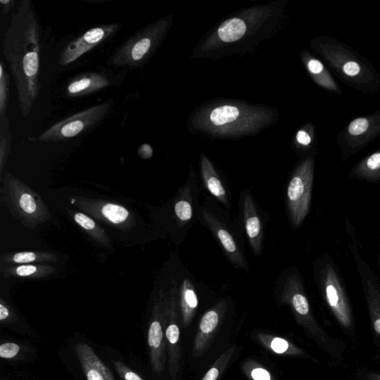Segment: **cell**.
Returning a JSON list of instances; mask_svg holds the SVG:
<instances>
[{"label": "cell", "instance_id": "f35d334b", "mask_svg": "<svg viewBox=\"0 0 380 380\" xmlns=\"http://www.w3.org/2000/svg\"><path fill=\"white\" fill-rule=\"evenodd\" d=\"M369 380H380V374L370 373L367 376Z\"/></svg>", "mask_w": 380, "mask_h": 380}, {"label": "cell", "instance_id": "6da1fadb", "mask_svg": "<svg viewBox=\"0 0 380 380\" xmlns=\"http://www.w3.org/2000/svg\"><path fill=\"white\" fill-rule=\"evenodd\" d=\"M41 52L38 17L30 0H22L5 34L3 53L15 80L23 118L31 113L40 94Z\"/></svg>", "mask_w": 380, "mask_h": 380}, {"label": "cell", "instance_id": "9c48e42d", "mask_svg": "<svg viewBox=\"0 0 380 380\" xmlns=\"http://www.w3.org/2000/svg\"><path fill=\"white\" fill-rule=\"evenodd\" d=\"M69 202L90 216L118 230L127 232L136 225L134 213L120 204L76 196L69 197Z\"/></svg>", "mask_w": 380, "mask_h": 380}, {"label": "cell", "instance_id": "d6a6232c", "mask_svg": "<svg viewBox=\"0 0 380 380\" xmlns=\"http://www.w3.org/2000/svg\"><path fill=\"white\" fill-rule=\"evenodd\" d=\"M289 347L286 340L281 338H276L272 343V349L277 353H283L286 352Z\"/></svg>", "mask_w": 380, "mask_h": 380}, {"label": "cell", "instance_id": "44dd1931", "mask_svg": "<svg viewBox=\"0 0 380 380\" xmlns=\"http://www.w3.org/2000/svg\"><path fill=\"white\" fill-rule=\"evenodd\" d=\"M315 82L330 92L341 94L342 89L321 60L309 57L306 62Z\"/></svg>", "mask_w": 380, "mask_h": 380}, {"label": "cell", "instance_id": "8d00e7d4", "mask_svg": "<svg viewBox=\"0 0 380 380\" xmlns=\"http://www.w3.org/2000/svg\"><path fill=\"white\" fill-rule=\"evenodd\" d=\"M2 5V10L4 15H8L10 10L14 8L15 2L14 0H0Z\"/></svg>", "mask_w": 380, "mask_h": 380}, {"label": "cell", "instance_id": "30bf717a", "mask_svg": "<svg viewBox=\"0 0 380 380\" xmlns=\"http://www.w3.org/2000/svg\"><path fill=\"white\" fill-rule=\"evenodd\" d=\"M120 23H110L92 28L70 42L61 53L59 64L68 66L85 53L111 38L120 29Z\"/></svg>", "mask_w": 380, "mask_h": 380}, {"label": "cell", "instance_id": "7402d4cb", "mask_svg": "<svg viewBox=\"0 0 380 380\" xmlns=\"http://www.w3.org/2000/svg\"><path fill=\"white\" fill-rule=\"evenodd\" d=\"M241 116L242 113L238 107L225 105L213 110L210 115V121L216 127H229L234 125Z\"/></svg>", "mask_w": 380, "mask_h": 380}, {"label": "cell", "instance_id": "1f68e13d", "mask_svg": "<svg viewBox=\"0 0 380 380\" xmlns=\"http://www.w3.org/2000/svg\"><path fill=\"white\" fill-rule=\"evenodd\" d=\"M166 337L171 345H176L180 337L178 327L176 324H170L167 328Z\"/></svg>", "mask_w": 380, "mask_h": 380}, {"label": "cell", "instance_id": "ba28073f", "mask_svg": "<svg viewBox=\"0 0 380 380\" xmlns=\"http://www.w3.org/2000/svg\"><path fill=\"white\" fill-rule=\"evenodd\" d=\"M380 136L379 111L355 118L343 129L337 138L343 162L365 148Z\"/></svg>", "mask_w": 380, "mask_h": 380}, {"label": "cell", "instance_id": "cb8c5ba5", "mask_svg": "<svg viewBox=\"0 0 380 380\" xmlns=\"http://www.w3.org/2000/svg\"><path fill=\"white\" fill-rule=\"evenodd\" d=\"M12 134L7 115L0 118V177H3L5 166L10 152Z\"/></svg>", "mask_w": 380, "mask_h": 380}, {"label": "cell", "instance_id": "277c9868", "mask_svg": "<svg viewBox=\"0 0 380 380\" xmlns=\"http://www.w3.org/2000/svg\"><path fill=\"white\" fill-rule=\"evenodd\" d=\"M318 290L337 322L347 329L353 324V311L344 279L332 255L324 253L314 265Z\"/></svg>", "mask_w": 380, "mask_h": 380}, {"label": "cell", "instance_id": "7a4b0ae2", "mask_svg": "<svg viewBox=\"0 0 380 380\" xmlns=\"http://www.w3.org/2000/svg\"><path fill=\"white\" fill-rule=\"evenodd\" d=\"M317 49L330 69L352 88L375 92L380 85L378 72L369 61L346 44L329 36L318 41Z\"/></svg>", "mask_w": 380, "mask_h": 380}, {"label": "cell", "instance_id": "f1b7e54d", "mask_svg": "<svg viewBox=\"0 0 380 380\" xmlns=\"http://www.w3.org/2000/svg\"><path fill=\"white\" fill-rule=\"evenodd\" d=\"M113 365L116 372L122 380H145L122 361H114Z\"/></svg>", "mask_w": 380, "mask_h": 380}, {"label": "cell", "instance_id": "484cf974", "mask_svg": "<svg viewBox=\"0 0 380 380\" xmlns=\"http://www.w3.org/2000/svg\"><path fill=\"white\" fill-rule=\"evenodd\" d=\"M183 194L181 199L175 205V213L180 223H188L192 217V207L190 188L183 190Z\"/></svg>", "mask_w": 380, "mask_h": 380}, {"label": "cell", "instance_id": "2e32d148", "mask_svg": "<svg viewBox=\"0 0 380 380\" xmlns=\"http://www.w3.org/2000/svg\"><path fill=\"white\" fill-rule=\"evenodd\" d=\"M349 177L370 183H380V148L355 164L351 169Z\"/></svg>", "mask_w": 380, "mask_h": 380}, {"label": "cell", "instance_id": "836d02e7", "mask_svg": "<svg viewBox=\"0 0 380 380\" xmlns=\"http://www.w3.org/2000/svg\"><path fill=\"white\" fill-rule=\"evenodd\" d=\"M297 140L303 146H309L312 143V138L308 132L300 130L297 133Z\"/></svg>", "mask_w": 380, "mask_h": 380}, {"label": "cell", "instance_id": "e0dca14e", "mask_svg": "<svg viewBox=\"0 0 380 380\" xmlns=\"http://www.w3.org/2000/svg\"><path fill=\"white\" fill-rule=\"evenodd\" d=\"M58 256L51 252L24 251L4 253L0 257L2 267L21 265L48 264L58 260Z\"/></svg>", "mask_w": 380, "mask_h": 380}, {"label": "cell", "instance_id": "8992f818", "mask_svg": "<svg viewBox=\"0 0 380 380\" xmlns=\"http://www.w3.org/2000/svg\"><path fill=\"white\" fill-rule=\"evenodd\" d=\"M165 22H159L138 31L109 57L108 64L115 68L137 69L153 54L164 31Z\"/></svg>", "mask_w": 380, "mask_h": 380}, {"label": "cell", "instance_id": "d6986e66", "mask_svg": "<svg viewBox=\"0 0 380 380\" xmlns=\"http://www.w3.org/2000/svg\"><path fill=\"white\" fill-rule=\"evenodd\" d=\"M202 174L205 188L220 202L228 206L226 189L212 164L206 157L202 158Z\"/></svg>", "mask_w": 380, "mask_h": 380}, {"label": "cell", "instance_id": "7c38bea8", "mask_svg": "<svg viewBox=\"0 0 380 380\" xmlns=\"http://www.w3.org/2000/svg\"><path fill=\"white\" fill-rule=\"evenodd\" d=\"M77 358L87 380H115L109 367L85 343L80 342L75 347Z\"/></svg>", "mask_w": 380, "mask_h": 380}, {"label": "cell", "instance_id": "4316f807", "mask_svg": "<svg viewBox=\"0 0 380 380\" xmlns=\"http://www.w3.org/2000/svg\"><path fill=\"white\" fill-rule=\"evenodd\" d=\"M10 78L3 61L0 62V118L7 115Z\"/></svg>", "mask_w": 380, "mask_h": 380}, {"label": "cell", "instance_id": "f546056e", "mask_svg": "<svg viewBox=\"0 0 380 380\" xmlns=\"http://www.w3.org/2000/svg\"><path fill=\"white\" fill-rule=\"evenodd\" d=\"M21 351L20 346L14 342H6L0 346V358L6 360L16 358Z\"/></svg>", "mask_w": 380, "mask_h": 380}, {"label": "cell", "instance_id": "603a6c76", "mask_svg": "<svg viewBox=\"0 0 380 380\" xmlns=\"http://www.w3.org/2000/svg\"><path fill=\"white\" fill-rule=\"evenodd\" d=\"M246 31V24L242 20L232 18L220 24L218 34L219 38L223 41L232 43L240 40Z\"/></svg>", "mask_w": 380, "mask_h": 380}, {"label": "cell", "instance_id": "83f0119b", "mask_svg": "<svg viewBox=\"0 0 380 380\" xmlns=\"http://www.w3.org/2000/svg\"><path fill=\"white\" fill-rule=\"evenodd\" d=\"M219 321L216 311H211L206 313L202 318L200 328L204 334H210L216 329Z\"/></svg>", "mask_w": 380, "mask_h": 380}, {"label": "cell", "instance_id": "d590c367", "mask_svg": "<svg viewBox=\"0 0 380 380\" xmlns=\"http://www.w3.org/2000/svg\"><path fill=\"white\" fill-rule=\"evenodd\" d=\"M254 380H271V375L263 369H255L252 372Z\"/></svg>", "mask_w": 380, "mask_h": 380}, {"label": "cell", "instance_id": "9a60e30c", "mask_svg": "<svg viewBox=\"0 0 380 380\" xmlns=\"http://www.w3.org/2000/svg\"><path fill=\"white\" fill-rule=\"evenodd\" d=\"M162 302H157L154 307L153 318L148 332V345L150 350V360L154 370L161 372L163 370L162 346L164 345V330L161 316Z\"/></svg>", "mask_w": 380, "mask_h": 380}, {"label": "cell", "instance_id": "e575fe53", "mask_svg": "<svg viewBox=\"0 0 380 380\" xmlns=\"http://www.w3.org/2000/svg\"><path fill=\"white\" fill-rule=\"evenodd\" d=\"M139 155L142 159H150L153 155L152 146L149 144H142L139 149Z\"/></svg>", "mask_w": 380, "mask_h": 380}, {"label": "cell", "instance_id": "52a82bcc", "mask_svg": "<svg viewBox=\"0 0 380 380\" xmlns=\"http://www.w3.org/2000/svg\"><path fill=\"white\" fill-rule=\"evenodd\" d=\"M314 160L306 158L293 174L287 190V205L292 225L299 228L309 216L312 201Z\"/></svg>", "mask_w": 380, "mask_h": 380}, {"label": "cell", "instance_id": "4dcf8cb0", "mask_svg": "<svg viewBox=\"0 0 380 380\" xmlns=\"http://www.w3.org/2000/svg\"><path fill=\"white\" fill-rule=\"evenodd\" d=\"M17 318L13 309L3 299L0 300V322L8 324L13 322Z\"/></svg>", "mask_w": 380, "mask_h": 380}, {"label": "cell", "instance_id": "3957f363", "mask_svg": "<svg viewBox=\"0 0 380 380\" xmlns=\"http://www.w3.org/2000/svg\"><path fill=\"white\" fill-rule=\"evenodd\" d=\"M1 181L2 204L22 225L34 229L51 218L41 196L26 183L7 171Z\"/></svg>", "mask_w": 380, "mask_h": 380}, {"label": "cell", "instance_id": "5bb4252c", "mask_svg": "<svg viewBox=\"0 0 380 380\" xmlns=\"http://www.w3.org/2000/svg\"><path fill=\"white\" fill-rule=\"evenodd\" d=\"M112 84V81L105 73H84L69 83L66 95L70 97H81L105 90Z\"/></svg>", "mask_w": 380, "mask_h": 380}, {"label": "cell", "instance_id": "ab89813d", "mask_svg": "<svg viewBox=\"0 0 380 380\" xmlns=\"http://www.w3.org/2000/svg\"><path fill=\"white\" fill-rule=\"evenodd\" d=\"M378 267H379V272L380 274V236H379V242Z\"/></svg>", "mask_w": 380, "mask_h": 380}, {"label": "cell", "instance_id": "d4e9b609", "mask_svg": "<svg viewBox=\"0 0 380 380\" xmlns=\"http://www.w3.org/2000/svg\"><path fill=\"white\" fill-rule=\"evenodd\" d=\"M181 303L183 311L191 314L198 307L199 300L192 281L188 279L183 281L180 289Z\"/></svg>", "mask_w": 380, "mask_h": 380}, {"label": "cell", "instance_id": "74e56055", "mask_svg": "<svg viewBox=\"0 0 380 380\" xmlns=\"http://www.w3.org/2000/svg\"><path fill=\"white\" fill-rule=\"evenodd\" d=\"M218 375V370L213 367V369L211 370L209 372H207L203 380H216Z\"/></svg>", "mask_w": 380, "mask_h": 380}, {"label": "cell", "instance_id": "ffe728a7", "mask_svg": "<svg viewBox=\"0 0 380 380\" xmlns=\"http://www.w3.org/2000/svg\"><path fill=\"white\" fill-rule=\"evenodd\" d=\"M68 213L92 239L106 248L111 247V241L106 232L96 223L92 217L85 213L71 210H68Z\"/></svg>", "mask_w": 380, "mask_h": 380}, {"label": "cell", "instance_id": "8fae6325", "mask_svg": "<svg viewBox=\"0 0 380 380\" xmlns=\"http://www.w3.org/2000/svg\"><path fill=\"white\" fill-rule=\"evenodd\" d=\"M202 214L207 226L209 227L213 235H215L220 245H222L231 263L236 267L242 269L244 272H248V264L244 260L243 253L238 244L230 234V232L213 213L206 210H203Z\"/></svg>", "mask_w": 380, "mask_h": 380}, {"label": "cell", "instance_id": "ac0fdd59", "mask_svg": "<svg viewBox=\"0 0 380 380\" xmlns=\"http://www.w3.org/2000/svg\"><path fill=\"white\" fill-rule=\"evenodd\" d=\"M56 267L48 264L21 265L1 267L5 278L44 279L56 272Z\"/></svg>", "mask_w": 380, "mask_h": 380}, {"label": "cell", "instance_id": "4fadbf2b", "mask_svg": "<svg viewBox=\"0 0 380 380\" xmlns=\"http://www.w3.org/2000/svg\"><path fill=\"white\" fill-rule=\"evenodd\" d=\"M243 218L248 238L253 252L260 255L262 249L263 229L261 219L249 192H245L242 197Z\"/></svg>", "mask_w": 380, "mask_h": 380}, {"label": "cell", "instance_id": "5b68a950", "mask_svg": "<svg viewBox=\"0 0 380 380\" xmlns=\"http://www.w3.org/2000/svg\"><path fill=\"white\" fill-rule=\"evenodd\" d=\"M114 100L108 101L72 115L60 120L48 129L39 137L42 142H63L83 137L98 127L111 113Z\"/></svg>", "mask_w": 380, "mask_h": 380}]
</instances>
